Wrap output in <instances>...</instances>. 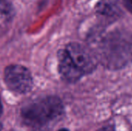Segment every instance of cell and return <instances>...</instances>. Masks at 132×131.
Returning <instances> with one entry per match:
<instances>
[{"label":"cell","instance_id":"cell-11","mask_svg":"<svg viewBox=\"0 0 132 131\" xmlns=\"http://www.w3.org/2000/svg\"><path fill=\"white\" fill-rule=\"evenodd\" d=\"M2 125L0 124V131L2 130Z\"/></svg>","mask_w":132,"mask_h":131},{"label":"cell","instance_id":"cell-8","mask_svg":"<svg viewBox=\"0 0 132 131\" xmlns=\"http://www.w3.org/2000/svg\"><path fill=\"white\" fill-rule=\"evenodd\" d=\"M98 131H114V129L112 126H108V127H105L104 128L100 129Z\"/></svg>","mask_w":132,"mask_h":131},{"label":"cell","instance_id":"cell-5","mask_svg":"<svg viewBox=\"0 0 132 131\" xmlns=\"http://www.w3.org/2000/svg\"><path fill=\"white\" fill-rule=\"evenodd\" d=\"M94 9L97 15L111 19H118L124 13L118 0H100Z\"/></svg>","mask_w":132,"mask_h":131},{"label":"cell","instance_id":"cell-9","mask_svg":"<svg viewBox=\"0 0 132 131\" xmlns=\"http://www.w3.org/2000/svg\"><path fill=\"white\" fill-rule=\"evenodd\" d=\"M2 113V103H1V100H0V116Z\"/></svg>","mask_w":132,"mask_h":131},{"label":"cell","instance_id":"cell-2","mask_svg":"<svg viewBox=\"0 0 132 131\" xmlns=\"http://www.w3.org/2000/svg\"><path fill=\"white\" fill-rule=\"evenodd\" d=\"M7 86L17 93H26L32 87V77L29 70L21 65L14 64L7 66L4 73Z\"/></svg>","mask_w":132,"mask_h":131},{"label":"cell","instance_id":"cell-7","mask_svg":"<svg viewBox=\"0 0 132 131\" xmlns=\"http://www.w3.org/2000/svg\"><path fill=\"white\" fill-rule=\"evenodd\" d=\"M124 5L132 14V0H123Z\"/></svg>","mask_w":132,"mask_h":131},{"label":"cell","instance_id":"cell-4","mask_svg":"<svg viewBox=\"0 0 132 131\" xmlns=\"http://www.w3.org/2000/svg\"><path fill=\"white\" fill-rule=\"evenodd\" d=\"M57 56L59 72L65 80L68 82H76L84 76L76 67L65 49L59 50Z\"/></svg>","mask_w":132,"mask_h":131},{"label":"cell","instance_id":"cell-1","mask_svg":"<svg viewBox=\"0 0 132 131\" xmlns=\"http://www.w3.org/2000/svg\"><path fill=\"white\" fill-rule=\"evenodd\" d=\"M63 113V105L57 97L47 96L32 100L21 110L23 122L33 128H43L54 122Z\"/></svg>","mask_w":132,"mask_h":131},{"label":"cell","instance_id":"cell-6","mask_svg":"<svg viewBox=\"0 0 132 131\" xmlns=\"http://www.w3.org/2000/svg\"><path fill=\"white\" fill-rule=\"evenodd\" d=\"M12 5L9 0H0V11L5 14L11 12Z\"/></svg>","mask_w":132,"mask_h":131},{"label":"cell","instance_id":"cell-3","mask_svg":"<svg viewBox=\"0 0 132 131\" xmlns=\"http://www.w3.org/2000/svg\"><path fill=\"white\" fill-rule=\"evenodd\" d=\"M65 49L76 67L84 76L92 73L95 69L97 63L95 58L84 46L77 42H70L66 46Z\"/></svg>","mask_w":132,"mask_h":131},{"label":"cell","instance_id":"cell-10","mask_svg":"<svg viewBox=\"0 0 132 131\" xmlns=\"http://www.w3.org/2000/svg\"><path fill=\"white\" fill-rule=\"evenodd\" d=\"M58 131H69V130H68L67 129H64V128H63V129H60V130H59Z\"/></svg>","mask_w":132,"mask_h":131}]
</instances>
